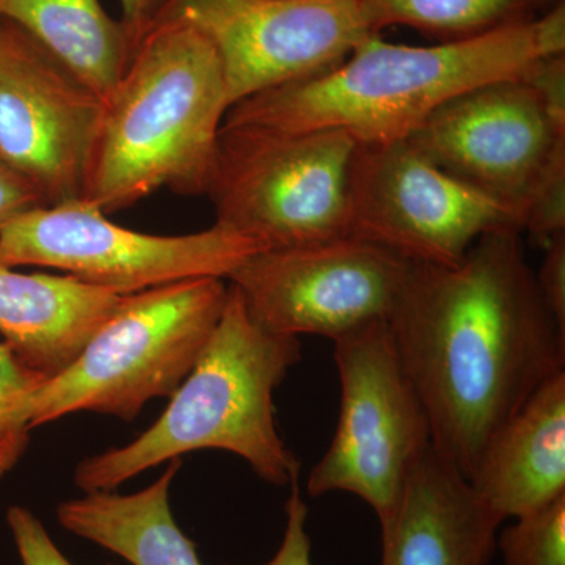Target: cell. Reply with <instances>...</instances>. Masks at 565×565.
I'll return each instance as SVG.
<instances>
[{
  "mask_svg": "<svg viewBox=\"0 0 565 565\" xmlns=\"http://www.w3.org/2000/svg\"><path fill=\"white\" fill-rule=\"evenodd\" d=\"M291 487V494L286 501V526L280 548L269 563L263 565H313L308 534V505L300 493L299 479Z\"/></svg>",
  "mask_w": 565,
  "mask_h": 565,
  "instance_id": "cell-24",
  "label": "cell"
},
{
  "mask_svg": "<svg viewBox=\"0 0 565 565\" xmlns=\"http://www.w3.org/2000/svg\"><path fill=\"white\" fill-rule=\"evenodd\" d=\"M230 109L211 41L162 18L104 102L84 199L109 214L163 189L204 195Z\"/></svg>",
  "mask_w": 565,
  "mask_h": 565,
  "instance_id": "cell-3",
  "label": "cell"
},
{
  "mask_svg": "<svg viewBox=\"0 0 565 565\" xmlns=\"http://www.w3.org/2000/svg\"><path fill=\"white\" fill-rule=\"evenodd\" d=\"M341 384L337 430L308 478L311 497L345 492L392 519L412 468L433 446L429 418L397 353L388 322L333 341Z\"/></svg>",
  "mask_w": 565,
  "mask_h": 565,
  "instance_id": "cell-7",
  "label": "cell"
},
{
  "mask_svg": "<svg viewBox=\"0 0 565 565\" xmlns=\"http://www.w3.org/2000/svg\"><path fill=\"white\" fill-rule=\"evenodd\" d=\"M0 21L39 41L103 102L131 62L121 22L99 0H0Z\"/></svg>",
  "mask_w": 565,
  "mask_h": 565,
  "instance_id": "cell-18",
  "label": "cell"
},
{
  "mask_svg": "<svg viewBox=\"0 0 565 565\" xmlns=\"http://www.w3.org/2000/svg\"><path fill=\"white\" fill-rule=\"evenodd\" d=\"M103 110L46 47L0 21V159L46 204L84 199Z\"/></svg>",
  "mask_w": 565,
  "mask_h": 565,
  "instance_id": "cell-13",
  "label": "cell"
},
{
  "mask_svg": "<svg viewBox=\"0 0 565 565\" xmlns=\"http://www.w3.org/2000/svg\"><path fill=\"white\" fill-rule=\"evenodd\" d=\"M121 297L71 275L0 264V334L25 366L52 379L76 362Z\"/></svg>",
  "mask_w": 565,
  "mask_h": 565,
  "instance_id": "cell-15",
  "label": "cell"
},
{
  "mask_svg": "<svg viewBox=\"0 0 565 565\" xmlns=\"http://www.w3.org/2000/svg\"><path fill=\"white\" fill-rule=\"evenodd\" d=\"M181 463V459L170 460L161 478L137 493L110 490L63 501L58 523L131 565H203L170 508V487Z\"/></svg>",
  "mask_w": 565,
  "mask_h": 565,
  "instance_id": "cell-17",
  "label": "cell"
},
{
  "mask_svg": "<svg viewBox=\"0 0 565 565\" xmlns=\"http://www.w3.org/2000/svg\"><path fill=\"white\" fill-rule=\"evenodd\" d=\"M47 379L0 341V479L20 463L31 444L29 408L33 394Z\"/></svg>",
  "mask_w": 565,
  "mask_h": 565,
  "instance_id": "cell-20",
  "label": "cell"
},
{
  "mask_svg": "<svg viewBox=\"0 0 565 565\" xmlns=\"http://www.w3.org/2000/svg\"><path fill=\"white\" fill-rule=\"evenodd\" d=\"M386 322L433 448L467 479L493 435L565 371V332L516 230L484 234L452 266L412 263Z\"/></svg>",
  "mask_w": 565,
  "mask_h": 565,
  "instance_id": "cell-1",
  "label": "cell"
},
{
  "mask_svg": "<svg viewBox=\"0 0 565 565\" xmlns=\"http://www.w3.org/2000/svg\"><path fill=\"white\" fill-rule=\"evenodd\" d=\"M120 2L122 11L120 22L134 54L140 46L141 40L154 28L169 0H120Z\"/></svg>",
  "mask_w": 565,
  "mask_h": 565,
  "instance_id": "cell-27",
  "label": "cell"
},
{
  "mask_svg": "<svg viewBox=\"0 0 565 565\" xmlns=\"http://www.w3.org/2000/svg\"><path fill=\"white\" fill-rule=\"evenodd\" d=\"M40 206L47 204L35 185L0 159V233L14 218Z\"/></svg>",
  "mask_w": 565,
  "mask_h": 565,
  "instance_id": "cell-26",
  "label": "cell"
},
{
  "mask_svg": "<svg viewBox=\"0 0 565 565\" xmlns=\"http://www.w3.org/2000/svg\"><path fill=\"white\" fill-rule=\"evenodd\" d=\"M530 2V6L533 7V9H537V7H548V9H552V7L557 6L559 2H564V0H527Z\"/></svg>",
  "mask_w": 565,
  "mask_h": 565,
  "instance_id": "cell-28",
  "label": "cell"
},
{
  "mask_svg": "<svg viewBox=\"0 0 565 565\" xmlns=\"http://www.w3.org/2000/svg\"><path fill=\"white\" fill-rule=\"evenodd\" d=\"M412 263L355 236L253 253L228 278L270 332L338 340L388 321Z\"/></svg>",
  "mask_w": 565,
  "mask_h": 565,
  "instance_id": "cell-11",
  "label": "cell"
},
{
  "mask_svg": "<svg viewBox=\"0 0 565 565\" xmlns=\"http://www.w3.org/2000/svg\"><path fill=\"white\" fill-rule=\"evenodd\" d=\"M6 519L22 565H73L28 508L11 505Z\"/></svg>",
  "mask_w": 565,
  "mask_h": 565,
  "instance_id": "cell-23",
  "label": "cell"
},
{
  "mask_svg": "<svg viewBox=\"0 0 565 565\" xmlns=\"http://www.w3.org/2000/svg\"><path fill=\"white\" fill-rule=\"evenodd\" d=\"M355 140L337 129L223 125L206 193L215 223L266 248L349 234Z\"/></svg>",
  "mask_w": 565,
  "mask_h": 565,
  "instance_id": "cell-6",
  "label": "cell"
},
{
  "mask_svg": "<svg viewBox=\"0 0 565 565\" xmlns=\"http://www.w3.org/2000/svg\"><path fill=\"white\" fill-rule=\"evenodd\" d=\"M300 359L299 338L267 330L228 285L221 321L158 422L131 444L81 460L74 482L84 493L110 492L189 452L222 449L263 481L291 486L300 462L278 433L274 393Z\"/></svg>",
  "mask_w": 565,
  "mask_h": 565,
  "instance_id": "cell-4",
  "label": "cell"
},
{
  "mask_svg": "<svg viewBox=\"0 0 565 565\" xmlns=\"http://www.w3.org/2000/svg\"><path fill=\"white\" fill-rule=\"evenodd\" d=\"M535 275V285L548 313L565 332V233L550 241Z\"/></svg>",
  "mask_w": 565,
  "mask_h": 565,
  "instance_id": "cell-25",
  "label": "cell"
},
{
  "mask_svg": "<svg viewBox=\"0 0 565 565\" xmlns=\"http://www.w3.org/2000/svg\"><path fill=\"white\" fill-rule=\"evenodd\" d=\"M162 18L211 41L232 107L326 73L375 35L356 0H169Z\"/></svg>",
  "mask_w": 565,
  "mask_h": 565,
  "instance_id": "cell-12",
  "label": "cell"
},
{
  "mask_svg": "<svg viewBox=\"0 0 565 565\" xmlns=\"http://www.w3.org/2000/svg\"><path fill=\"white\" fill-rule=\"evenodd\" d=\"M523 233L541 248L565 233V150L553 158L531 193Z\"/></svg>",
  "mask_w": 565,
  "mask_h": 565,
  "instance_id": "cell-22",
  "label": "cell"
},
{
  "mask_svg": "<svg viewBox=\"0 0 565 565\" xmlns=\"http://www.w3.org/2000/svg\"><path fill=\"white\" fill-rule=\"evenodd\" d=\"M407 140L523 222L535 185L565 150V85L527 73L479 85L435 110Z\"/></svg>",
  "mask_w": 565,
  "mask_h": 565,
  "instance_id": "cell-10",
  "label": "cell"
},
{
  "mask_svg": "<svg viewBox=\"0 0 565 565\" xmlns=\"http://www.w3.org/2000/svg\"><path fill=\"white\" fill-rule=\"evenodd\" d=\"M503 522L430 446L381 527L379 565H489Z\"/></svg>",
  "mask_w": 565,
  "mask_h": 565,
  "instance_id": "cell-14",
  "label": "cell"
},
{
  "mask_svg": "<svg viewBox=\"0 0 565 565\" xmlns=\"http://www.w3.org/2000/svg\"><path fill=\"white\" fill-rule=\"evenodd\" d=\"M498 533L504 565H565V494Z\"/></svg>",
  "mask_w": 565,
  "mask_h": 565,
  "instance_id": "cell-21",
  "label": "cell"
},
{
  "mask_svg": "<svg viewBox=\"0 0 565 565\" xmlns=\"http://www.w3.org/2000/svg\"><path fill=\"white\" fill-rule=\"evenodd\" d=\"M565 54V6L434 46L367 36L332 70L237 103L223 125L337 129L359 147L407 140L435 110L489 82L523 76Z\"/></svg>",
  "mask_w": 565,
  "mask_h": 565,
  "instance_id": "cell-2",
  "label": "cell"
},
{
  "mask_svg": "<svg viewBox=\"0 0 565 565\" xmlns=\"http://www.w3.org/2000/svg\"><path fill=\"white\" fill-rule=\"evenodd\" d=\"M259 250L218 223L181 236L134 232L87 199L35 207L0 233V264L50 267L120 296L191 278L228 280Z\"/></svg>",
  "mask_w": 565,
  "mask_h": 565,
  "instance_id": "cell-8",
  "label": "cell"
},
{
  "mask_svg": "<svg viewBox=\"0 0 565 565\" xmlns=\"http://www.w3.org/2000/svg\"><path fill=\"white\" fill-rule=\"evenodd\" d=\"M223 278H191L122 296L68 370L47 379L29 408L32 429L76 412L132 422L172 397L221 321Z\"/></svg>",
  "mask_w": 565,
  "mask_h": 565,
  "instance_id": "cell-5",
  "label": "cell"
},
{
  "mask_svg": "<svg viewBox=\"0 0 565 565\" xmlns=\"http://www.w3.org/2000/svg\"><path fill=\"white\" fill-rule=\"evenodd\" d=\"M375 33L392 25L467 39L533 17L527 0H356Z\"/></svg>",
  "mask_w": 565,
  "mask_h": 565,
  "instance_id": "cell-19",
  "label": "cell"
},
{
  "mask_svg": "<svg viewBox=\"0 0 565 565\" xmlns=\"http://www.w3.org/2000/svg\"><path fill=\"white\" fill-rule=\"evenodd\" d=\"M523 233L522 215L435 166L408 140L356 147L349 234L415 264L452 266L498 230Z\"/></svg>",
  "mask_w": 565,
  "mask_h": 565,
  "instance_id": "cell-9",
  "label": "cell"
},
{
  "mask_svg": "<svg viewBox=\"0 0 565 565\" xmlns=\"http://www.w3.org/2000/svg\"><path fill=\"white\" fill-rule=\"evenodd\" d=\"M468 481L503 520L565 494V371L493 435Z\"/></svg>",
  "mask_w": 565,
  "mask_h": 565,
  "instance_id": "cell-16",
  "label": "cell"
}]
</instances>
